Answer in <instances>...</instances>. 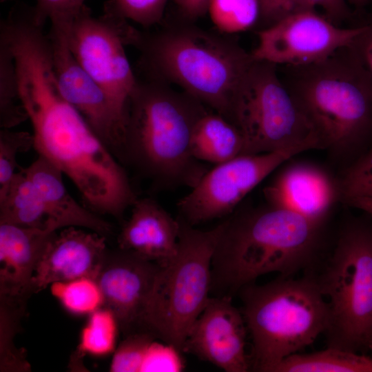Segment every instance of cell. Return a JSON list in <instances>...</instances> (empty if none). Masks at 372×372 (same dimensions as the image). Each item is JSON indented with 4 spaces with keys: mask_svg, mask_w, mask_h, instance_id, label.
Returning <instances> with one entry per match:
<instances>
[{
    "mask_svg": "<svg viewBox=\"0 0 372 372\" xmlns=\"http://www.w3.org/2000/svg\"><path fill=\"white\" fill-rule=\"evenodd\" d=\"M15 63L21 103L33 128V147L72 181L90 209L122 218L137 199L127 174L61 95L48 45L20 48Z\"/></svg>",
    "mask_w": 372,
    "mask_h": 372,
    "instance_id": "1",
    "label": "cell"
},
{
    "mask_svg": "<svg viewBox=\"0 0 372 372\" xmlns=\"http://www.w3.org/2000/svg\"><path fill=\"white\" fill-rule=\"evenodd\" d=\"M324 225L270 205L234 213L223 222L210 291L231 297L265 274L310 269L321 256Z\"/></svg>",
    "mask_w": 372,
    "mask_h": 372,
    "instance_id": "2",
    "label": "cell"
},
{
    "mask_svg": "<svg viewBox=\"0 0 372 372\" xmlns=\"http://www.w3.org/2000/svg\"><path fill=\"white\" fill-rule=\"evenodd\" d=\"M227 35L181 19L154 32L134 28L130 45L140 52L147 79L178 86L230 121L234 95L254 59Z\"/></svg>",
    "mask_w": 372,
    "mask_h": 372,
    "instance_id": "3",
    "label": "cell"
},
{
    "mask_svg": "<svg viewBox=\"0 0 372 372\" xmlns=\"http://www.w3.org/2000/svg\"><path fill=\"white\" fill-rule=\"evenodd\" d=\"M209 110L170 84L138 79L119 150L158 186L192 187L207 171L193 156L191 141L196 123Z\"/></svg>",
    "mask_w": 372,
    "mask_h": 372,
    "instance_id": "4",
    "label": "cell"
},
{
    "mask_svg": "<svg viewBox=\"0 0 372 372\" xmlns=\"http://www.w3.org/2000/svg\"><path fill=\"white\" fill-rule=\"evenodd\" d=\"M278 71L324 148L342 153L372 136V82L349 45L323 61Z\"/></svg>",
    "mask_w": 372,
    "mask_h": 372,
    "instance_id": "5",
    "label": "cell"
},
{
    "mask_svg": "<svg viewBox=\"0 0 372 372\" xmlns=\"http://www.w3.org/2000/svg\"><path fill=\"white\" fill-rule=\"evenodd\" d=\"M252 340L253 369L270 372L286 358L311 344L329 324V307L315 279L278 276L238 291Z\"/></svg>",
    "mask_w": 372,
    "mask_h": 372,
    "instance_id": "6",
    "label": "cell"
},
{
    "mask_svg": "<svg viewBox=\"0 0 372 372\" xmlns=\"http://www.w3.org/2000/svg\"><path fill=\"white\" fill-rule=\"evenodd\" d=\"M329 307L328 347L353 352L372 344V223L351 218L324 260L309 270Z\"/></svg>",
    "mask_w": 372,
    "mask_h": 372,
    "instance_id": "7",
    "label": "cell"
},
{
    "mask_svg": "<svg viewBox=\"0 0 372 372\" xmlns=\"http://www.w3.org/2000/svg\"><path fill=\"white\" fill-rule=\"evenodd\" d=\"M178 219L177 250L159 265L144 307L142 327L183 353L189 330L209 299L211 260L223 223L203 231Z\"/></svg>",
    "mask_w": 372,
    "mask_h": 372,
    "instance_id": "8",
    "label": "cell"
},
{
    "mask_svg": "<svg viewBox=\"0 0 372 372\" xmlns=\"http://www.w3.org/2000/svg\"><path fill=\"white\" fill-rule=\"evenodd\" d=\"M230 121L242 136V154L324 148L270 62L254 60L234 95Z\"/></svg>",
    "mask_w": 372,
    "mask_h": 372,
    "instance_id": "9",
    "label": "cell"
},
{
    "mask_svg": "<svg viewBox=\"0 0 372 372\" xmlns=\"http://www.w3.org/2000/svg\"><path fill=\"white\" fill-rule=\"evenodd\" d=\"M60 23L73 55L125 123L128 102L138 81L125 52L129 21L106 5L103 15L95 17L85 5L71 20Z\"/></svg>",
    "mask_w": 372,
    "mask_h": 372,
    "instance_id": "10",
    "label": "cell"
},
{
    "mask_svg": "<svg viewBox=\"0 0 372 372\" xmlns=\"http://www.w3.org/2000/svg\"><path fill=\"white\" fill-rule=\"evenodd\" d=\"M291 150L240 154L207 170L178 203L192 225L231 215L244 198L287 160Z\"/></svg>",
    "mask_w": 372,
    "mask_h": 372,
    "instance_id": "11",
    "label": "cell"
},
{
    "mask_svg": "<svg viewBox=\"0 0 372 372\" xmlns=\"http://www.w3.org/2000/svg\"><path fill=\"white\" fill-rule=\"evenodd\" d=\"M362 27L339 26L316 10H302L257 30L258 43L251 54L277 65H308L349 45Z\"/></svg>",
    "mask_w": 372,
    "mask_h": 372,
    "instance_id": "12",
    "label": "cell"
},
{
    "mask_svg": "<svg viewBox=\"0 0 372 372\" xmlns=\"http://www.w3.org/2000/svg\"><path fill=\"white\" fill-rule=\"evenodd\" d=\"M48 37L54 73L61 95L81 114L110 149L119 150L124 121L104 90L73 55L63 25L51 23Z\"/></svg>",
    "mask_w": 372,
    "mask_h": 372,
    "instance_id": "13",
    "label": "cell"
},
{
    "mask_svg": "<svg viewBox=\"0 0 372 372\" xmlns=\"http://www.w3.org/2000/svg\"><path fill=\"white\" fill-rule=\"evenodd\" d=\"M246 324L228 296L209 298L187 335L183 353H189L226 372H247Z\"/></svg>",
    "mask_w": 372,
    "mask_h": 372,
    "instance_id": "14",
    "label": "cell"
},
{
    "mask_svg": "<svg viewBox=\"0 0 372 372\" xmlns=\"http://www.w3.org/2000/svg\"><path fill=\"white\" fill-rule=\"evenodd\" d=\"M159 267L130 251H107L96 280L104 307L114 314L125 336L143 331L142 316Z\"/></svg>",
    "mask_w": 372,
    "mask_h": 372,
    "instance_id": "15",
    "label": "cell"
},
{
    "mask_svg": "<svg viewBox=\"0 0 372 372\" xmlns=\"http://www.w3.org/2000/svg\"><path fill=\"white\" fill-rule=\"evenodd\" d=\"M106 236L75 227L63 229L49 242L37 266L32 289L81 278L96 279L107 249Z\"/></svg>",
    "mask_w": 372,
    "mask_h": 372,
    "instance_id": "16",
    "label": "cell"
},
{
    "mask_svg": "<svg viewBox=\"0 0 372 372\" xmlns=\"http://www.w3.org/2000/svg\"><path fill=\"white\" fill-rule=\"evenodd\" d=\"M271 206L325 223L339 194L337 181L320 167L304 162L282 169L265 188Z\"/></svg>",
    "mask_w": 372,
    "mask_h": 372,
    "instance_id": "17",
    "label": "cell"
},
{
    "mask_svg": "<svg viewBox=\"0 0 372 372\" xmlns=\"http://www.w3.org/2000/svg\"><path fill=\"white\" fill-rule=\"evenodd\" d=\"M56 231L0 223V297L28 300L38 262Z\"/></svg>",
    "mask_w": 372,
    "mask_h": 372,
    "instance_id": "18",
    "label": "cell"
},
{
    "mask_svg": "<svg viewBox=\"0 0 372 372\" xmlns=\"http://www.w3.org/2000/svg\"><path fill=\"white\" fill-rule=\"evenodd\" d=\"M118 236V248L158 265L177 250L180 225L153 199L137 198Z\"/></svg>",
    "mask_w": 372,
    "mask_h": 372,
    "instance_id": "19",
    "label": "cell"
},
{
    "mask_svg": "<svg viewBox=\"0 0 372 372\" xmlns=\"http://www.w3.org/2000/svg\"><path fill=\"white\" fill-rule=\"evenodd\" d=\"M25 171L41 198L50 231L75 227L106 237L111 234V225L74 199L63 183V173L45 158L39 155Z\"/></svg>",
    "mask_w": 372,
    "mask_h": 372,
    "instance_id": "20",
    "label": "cell"
},
{
    "mask_svg": "<svg viewBox=\"0 0 372 372\" xmlns=\"http://www.w3.org/2000/svg\"><path fill=\"white\" fill-rule=\"evenodd\" d=\"M243 148L240 132L222 115L209 110L196 123L191 150L198 161L216 165L242 154Z\"/></svg>",
    "mask_w": 372,
    "mask_h": 372,
    "instance_id": "21",
    "label": "cell"
},
{
    "mask_svg": "<svg viewBox=\"0 0 372 372\" xmlns=\"http://www.w3.org/2000/svg\"><path fill=\"white\" fill-rule=\"evenodd\" d=\"M0 223L50 231L43 201L25 169L17 172L0 196Z\"/></svg>",
    "mask_w": 372,
    "mask_h": 372,
    "instance_id": "22",
    "label": "cell"
},
{
    "mask_svg": "<svg viewBox=\"0 0 372 372\" xmlns=\"http://www.w3.org/2000/svg\"><path fill=\"white\" fill-rule=\"evenodd\" d=\"M270 372H372V357L327 347L310 353L291 355Z\"/></svg>",
    "mask_w": 372,
    "mask_h": 372,
    "instance_id": "23",
    "label": "cell"
},
{
    "mask_svg": "<svg viewBox=\"0 0 372 372\" xmlns=\"http://www.w3.org/2000/svg\"><path fill=\"white\" fill-rule=\"evenodd\" d=\"M119 331L117 319L108 308L103 306L89 315L81 331L79 345L71 356L70 369L81 371L86 355L103 357L114 353Z\"/></svg>",
    "mask_w": 372,
    "mask_h": 372,
    "instance_id": "24",
    "label": "cell"
},
{
    "mask_svg": "<svg viewBox=\"0 0 372 372\" xmlns=\"http://www.w3.org/2000/svg\"><path fill=\"white\" fill-rule=\"evenodd\" d=\"M26 301L0 297L1 371H29L30 366L24 352L14 344L24 316Z\"/></svg>",
    "mask_w": 372,
    "mask_h": 372,
    "instance_id": "25",
    "label": "cell"
},
{
    "mask_svg": "<svg viewBox=\"0 0 372 372\" xmlns=\"http://www.w3.org/2000/svg\"><path fill=\"white\" fill-rule=\"evenodd\" d=\"M28 115L19 96L18 76L14 56L9 47L0 41V125L11 129L25 120Z\"/></svg>",
    "mask_w": 372,
    "mask_h": 372,
    "instance_id": "26",
    "label": "cell"
},
{
    "mask_svg": "<svg viewBox=\"0 0 372 372\" xmlns=\"http://www.w3.org/2000/svg\"><path fill=\"white\" fill-rule=\"evenodd\" d=\"M259 0H210L208 13L218 32L232 34L256 28Z\"/></svg>",
    "mask_w": 372,
    "mask_h": 372,
    "instance_id": "27",
    "label": "cell"
},
{
    "mask_svg": "<svg viewBox=\"0 0 372 372\" xmlns=\"http://www.w3.org/2000/svg\"><path fill=\"white\" fill-rule=\"evenodd\" d=\"M52 291L63 308L76 316L90 315L104 306L96 280L81 278L52 284Z\"/></svg>",
    "mask_w": 372,
    "mask_h": 372,
    "instance_id": "28",
    "label": "cell"
},
{
    "mask_svg": "<svg viewBox=\"0 0 372 372\" xmlns=\"http://www.w3.org/2000/svg\"><path fill=\"white\" fill-rule=\"evenodd\" d=\"M34 146L32 134L23 131L1 129L0 131V196L11 183L17 172V154Z\"/></svg>",
    "mask_w": 372,
    "mask_h": 372,
    "instance_id": "29",
    "label": "cell"
},
{
    "mask_svg": "<svg viewBox=\"0 0 372 372\" xmlns=\"http://www.w3.org/2000/svg\"><path fill=\"white\" fill-rule=\"evenodd\" d=\"M156 337L151 332L141 331L127 335L114 352L110 371H141L147 350Z\"/></svg>",
    "mask_w": 372,
    "mask_h": 372,
    "instance_id": "30",
    "label": "cell"
},
{
    "mask_svg": "<svg viewBox=\"0 0 372 372\" xmlns=\"http://www.w3.org/2000/svg\"><path fill=\"white\" fill-rule=\"evenodd\" d=\"M337 183L343 200L372 198V146L344 171Z\"/></svg>",
    "mask_w": 372,
    "mask_h": 372,
    "instance_id": "31",
    "label": "cell"
},
{
    "mask_svg": "<svg viewBox=\"0 0 372 372\" xmlns=\"http://www.w3.org/2000/svg\"><path fill=\"white\" fill-rule=\"evenodd\" d=\"M169 0H109L105 4L144 28L159 23Z\"/></svg>",
    "mask_w": 372,
    "mask_h": 372,
    "instance_id": "32",
    "label": "cell"
},
{
    "mask_svg": "<svg viewBox=\"0 0 372 372\" xmlns=\"http://www.w3.org/2000/svg\"><path fill=\"white\" fill-rule=\"evenodd\" d=\"M181 353L172 344L154 340L147 350L141 371H182L185 363Z\"/></svg>",
    "mask_w": 372,
    "mask_h": 372,
    "instance_id": "33",
    "label": "cell"
},
{
    "mask_svg": "<svg viewBox=\"0 0 372 372\" xmlns=\"http://www.w3.org/2000/svg\"><path fill=\"white\" fill-rule=\"evenodd\" d=\"M34 7L37 20L45 25L47 20H71L85 6V0H36Z\"/></svg>",
    "mask_w": 372,
    "mask_h": 372,
    "instance_id": "34",
    "label": "cell"
},
{
    "mask_svg": "<svg viewBox=\"0 0 372 372\" xmlns=\"http://www.w3.org/2000/svg\"><path fill=\"white\" fill-rule=\"evenodd\" d=\"M260 18L256 31L272 25L294 12L308 10L305 0H259Z\"/></svg>",
    "mask_w": 372,
    "mask_h": 372,
    "instance_id": "35",
    "label": "cell"
},
{
    "mask_svg": "<svg viewBox=\"0 0 372 372\" xmlns=\"http://www.w3.org/2000/svg\"><path fill=\"white\" fill-rule=\"evenodd\" d=\"M362 18V29L349 47L372 82V12Z\"/></svg>",
    "mask_w": 372,
    "mask_h": 372,
    "instance_id": "36",
    "label": "cell"
},
{
    "mask_svg": "<svg viewBox=\"0 0 372 372\" xmlns=\"http://www.w3.org/2000/svg\"><path fill=\"white\" fill-rule=\"evenodd\" d=\"M307 10H316L320 8L323 15L333 23L343 26L348 23L353 26L355 17L347 0H305Z\"/></svg>",
    "mask_w": 372,
    "mask_h": 372,
    "instance_id": "37",
    "label": "cell"
},
{
    "mask_svg": "<svg viewBox=\"0 0 372 372\" xmlns=\"http://www.w3.org/2000/svg\"><path fill=\"white\" fill-rule=\"evenodd\" d=\"M182 19L194 22L208 12L210 0H172Z\"/></svg>",
    "mask_w": 372,
    "mask_h": 372,
    "instance_id": "38",
    "label": "cell"
},
{
    "mask_svg": "<svg viewBox=\"0 0 372 372\" xmlns=\"http://www.w3.org/2000/svg\"><path fill=\"white\" fill-rule=\"evenodd\" d=\"M344 201L350 206L361 209L367 214L372 215V198L353 197L346 198Z\"/></svg>",
    "mask_w": 372,
    "mask_h": 372,
    "instance_id": "39",
    "label": "cell"
},
{
    "mask_svg": "<svg viewBox=\"0 0 372 372\" xmlns=\"http://www.w3.org/2000/svg\"><path fill=\"white\" fill-rule=\"evenodd\" d=\"M347 1L353 12L355 22L366 12L372 3V0H347Z\"/></svg>",
    "mask_w": 372,
    "mask_h": 372,
    "instance_id": "40",
    "label": "cell"
},
{
    "mask_svg": "<svg viewBox=\"0 0 372 372\" xmlns=\"http://www.w3.org/2000/svg\"><path fill=\"white\" fill-rule=\"evenodd\" d=\"M12 1V0H1V2H5V1Z\"/></svg>",
    "mask_w": 372,
    "mask_h": 372,
    "instance_id": "41",
    "label": "cell"
},
{
    "mask_svg": "<svg viewBox=\"0 0 372 372\" xmlns=\"http://www.w3.org/2000/svg\"><path fill=\"white\" fill-rule=\"evenodd\" d=\"M371 350L372 351V344H371Z\"/></svg>",
    "mask_w": 372,
    "mask_h": 372,
    "instance_id": "42",
    "label": "cell"
}]
</instances>
